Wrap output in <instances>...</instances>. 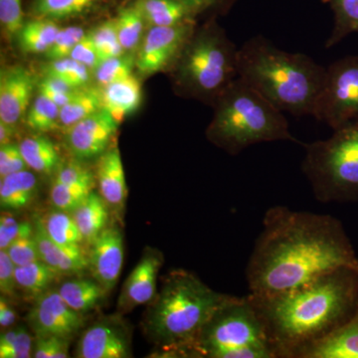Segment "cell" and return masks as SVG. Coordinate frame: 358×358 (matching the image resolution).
Masks as SVG:
<instances>
[{"label":"cell","mask_w":358,"mask_h":358,"mask_svg":"<svg viewBox=\"0 0 358 358\" xmlns=\"http://www.w3.org/2000/svg\"><path fill=\"white\" fill-rule=\"evenodd\" d=\"M345 267L358 268V257L339 219L275 205L264 214L245 275L250 296L268 298Z\"/></svg>","instance_id":"cell-1"},{"label":"cell","mask_w":358,"mask_h":358,"mask_svg":"<svg viewBox=\"0 0 358 358\" xmlns=\"http://www.w3.org/2000/svg\"><path fill=\"white\" fill-rule=\"evenodd\" d=\"M248 296L262 317L275 357L298 358L357 315L358 268H339L268 298Z\"/></svg>","instance_id":"cell-2"},{"label":"cell","mask_w":358,"mask_h":358,"mask_svg":"<svg viewBox=\"0 0 358 358\" xmlns=\"http://www.w3.org/2000/svg\"><path fill=\"white\" fill-rule=\"evenodd\" d=\"M227 296L209 288L189 271H171L147 305L143 333L171 357H194L202 329Z\"/></svg>","instance_id":"cell-3"},{"label":"cell","mask_w":358,"mask_h":358,"mask_svg":"<svg viewBox=\"0 0 358 358\" xmlns=\"http://www.w3.org/2000/svg\"><path fill=\"white\" fill-rule=\"evenodd\" d=\"M327 68L303 53L282 50L256 35L238 51V75L284 113L312 115Z\"/></svg>","instance_id":"cell-4"},{"label":"cell","mask_w":358,"mask_h":358,"mask_svg":"<svg viewBox=\"0 0 358 358\" xmlns=\"http://www.w3.org/2000/svg\"><path fill=\"white\" fill-rule=\"evenodd\" d=\"M215 106L207 136L228 154L239 155L261 143H301L289 131L284 112L239 77L219 96Z\"/></svg>","instance_id":"cell-5"},{"label":"cell","mask_w":358,"mask_h":358,"mask_svg":"<svg viewBox=\"0 0 358 358\" xmlns=\"http://www.w3.org/2000/svg\"><path fill=\"white\" fill-rule=\"evenodd\" d=\"M301 171L322 203L358 202V117L327 140L301 143Z\"/></svg>","instance_id":"cell-6"},{"label":"cell","mask_w":358,"mask_h":358,"mask_svg":"<svg viewBox=\"0 0 358 358\" xmlns=\"http://www.w3.org/2000/svg\"><path fill=\"white\" fill-rule=\"evenodd\" d=\"M194 357L275 358L262 317L248 294H228L202 329Z\"/></svg>","instance_id":"cell-7"},{"label":"cell","mask_w":358,"mask_h":358,"mask_svg":"<svg viewBox=\"0 0 358 358\" xmlns=\"http://www.w3.org/2000/svg\"><path fill=\"white\" fill-rule=\"evenodd\" d=\"M238 51L215 23L193 31L176 61V80L189 95L214 103L239 77Z\"/></svg>","instance_id":"cell-8"},{"label":"cell","mask_w":358,"mask_h":358,"mask_svg":"<svg viewBox=\"0 0 358 358\" xmlns=\"http://www.w3.org/2000/svg\"><path fill=\"white\" fill-rule=\"evenodd\" d=\"M313 117L331 129L358 117V56H346L327 68Z\"/></svg>","instance_id":"cell-9"},{"label":"cell","mask_w":358,"mask_h":358,"mask_svg":"<svg viewBox=\"0 0 358 358\" xmlns=\"http://www.w3.org/2000/svg\"><path fill=\"white\" fill-rule=\"evenodd\" d=\"M194 26L195 22L152 26L141 41L136 67L141 74L152 75L176 62L194 31Z\"/></svg>","instance_id":"cell-10"},{"label":"cell","mask_w":358,"mask_h":358,"mask_svg":"<svg viewBox=\"0 0 358 358\" xmlns=\"http://www.w3.org/2000/svg\"><path fill=\"white\" fill-rule=\"evenodd\" d=\"M27 324L34 336L72 339L84 327L85 317L67 305L58 289H51L35 299L27 315Z\"/></svg>","instance_id":"cell-11"},{"label":"cell","mask_w":358,"mask_h":358,"mask_svg":"<svg viewBox=\"0 0 358 358\" xmlns=\"http://www.w3.org/2000/svg\"><path fill=\"white\" fill-rule=\"evenodd\" d=\"M78 358H128L131 352V331L120 315L94 322L78 341Z\"/></svg>","instance_id":"cell-12"},{"label":"cell","mask_w":358,"mask_h":358,"mask_svg":"<svg viewBox=\"0 0 358 358\" xmlns=\"http://www.w3.org/2000/svg\"><path fill=\"white\" fill-rule=\"evenodd\" d=\"M119 122L107 110H99L66 129V141L70 152L79 159L102 155L117 131Z\"/></svg>","instance_id":"cell-13"},{"label":"cell","mask_w":358,"mask_h":358,"mask_svg":"<svg viewBox=\"0 0 358 358\" xmlns=\"http://www.w3.org/2000/svg\"><path fill=\"white\" fill-rule=\"evenodd\" d=\"M164 263V254L159 250L152 247L143 250L140 261L122 286L117 301L120 313L131 312L154 300L157 294V278Z\"/></svg>","instance_id":"cell-14"},{"label":"cell","mask_w":358,"mask_h":358,"mask_svg":"<svg viewBox=\"0 0 358 358\" xmlns=\"http://www.w3.org/2000/svg\"><path fill=\"white\" fill-rule=\"evenodd\" d=\"M124 256V238L119 228H106L91 244L89 268L94 279L108 292L119 282Z\"/></svg>","instance_id":"cell-15"},{"label":"cell","mask_w":358,"mask_h":358,"mask_svg":"<svg viewBox=\"0 0 358 358\" xmlns=\"http://www.w3.org/2000/svg\"><path fill=\"white\" fill-rule=\"evenodd\" d=\"M35 80L22 66L2 71L0 77V121L16 126L24 117L34 91Z\"/></svg>","instance_id":"cell-16"},{"label":"cell","mask_w":358,"mask_h":358,"mask_svg":"<svg viewBox=\"0 0 358 358\" xmlns=\"http://www.w3.org/2000/svg\"><path fill=\"white\" fill-rule=\"evenodd\" d=\"M34 237L38 246L40 260L62 275L79 274L89 268L88 257L81 247H68L54 241L45 230L42 219L34 220Z\"/></svg>","instance_id":"cell-17"},{"label":"cell","mask_w":358,"mask_h":358,"mask_svg":"<svg viewBox=\"0 0 358 358\" xmlns=\"http://www.w3.org/2000/svg\"><path fill=\"white\" fill-rule=\"evenodd\" d=\"M100 195L113 210L120 212L126 203L128 187L121 152L115 145L103 152L96 169Z\"/></svg>","instance_id":"cell-18"},{"label":"cell","mask_w":358,"mask_h":358,"mask_svg":"<svg viewBox=\"0 0 358 358\" xmlns=\"http://www.w3.org/2000/svg\"><path fill=\"white\" fill-rule=\"evenodd\" d=\"M298 358H358V312L334 333L305 348Z\"/></svg>","instance_id":"cell-19"},{"label":"cell","mask_w":358,"mask_h":358,"mask_svg":"<svg viewBox=\"0 0 358 358\" xmlns=\"http://www.w3.org/2000/svg\"><path fill=\"white\" fill-rule=\"evenodd\" d=\"M103 108L117 122L134 114L141 102V86L136 77L129 76L102 87Z\"/></svg>","instance_id":"cell-20"},{"label":"cell","mask_w":358,"mask_h":358,"mask_svg":"<svg viewBox=\"0 0 358 358\" xmlns=\"http://www.w3.org/2000/svg\"><path fill=\"white\" fill-rule=\"evenodd\" d=\"M38 180L35 174L25 169L1 178L0 206L2 210H21L36 199Z\"/></svg>","instance_id":"cell-21"},{"label":"cell","mask_w":358,"mask_h":358,"mask_svg":"<svg viewBox=\"0 0 358 358\" xmlns=\"http://www.w3.org/2000/svg\"><path fill=\"white\" fill-rule=\"evenodd\" d=\"M134 4L150 26H176L197 20L178 0H136Z\"/></svg>","instance_id":"cell-22"},{"label":"cell","mask_w":358,"mask_h":358,"mask_svg":"<svg viewBox=\"0 0 358 358\" xmlns=\"http://www.w3.org/2000/svg\"><path fill=\"white\" fill-rule=\"evenodd\" d=\"M83 240L91 245L107 228L109 206L98 193L91 192L86 200L72 213Z\"/></svg>","instance_id":"cell-23"},{"label":"cell","mask_w":358,"mask_h":358,"mask_svg":"<svg viewBox=\"0 0 358 358\" xmlns=\"http://www.w3.org/2000/svg\"><path fill=\"white\" fill-rule=\"evenodd\" d=\"M26 164L38 173L51 174L61 166V157L55 143L47 136H27L20 143Z\"/></svg>","instance_id":"cell-24"},{"label":"cell","mask_w":358,"mask_h":358,"mask_svg":"<svg viewBox=\"0 0 358 358\" xmlns=\"http://www.w3.org/2000/svg\"><path fill=\"white\" fill-rule=\"evenodd\" d=\"M63 300L80 313H87L100 305L108 291L95 279L67 280L58 288Z\"/></svg>","instance_id":"cell-25"},{"label":"cell","mask_w":358,"mask_h":358,"mask_svg":"<svg viewBox=\"0 0 358 358\" xmlns=\"http://www.w3.org/2000/svg\"><path fill=\"white\" fill-rule=\"evenodd\" d=\"M61 275L57 271L41 260L20 266L15 270L17 289L30 298H34V300L51 289L54 282H57Z\"/></svg>","instance_id":"cell-26"},{"label":"cell","mask_w":358,"mask_h":358,"mask_svg":"<svg viewBox=\"0 0 358 358\" xmlns=\"http://www.w3.org/2000/svg\"><path fill=\"white\" fill-rule=\"evenodd\" d=\"M59 31L60 28L54 20L35 18L28 21L17 35L20 48L26 53H46Z\"/></svg>","instance_id":"cell-27"},{"label":"cell","mask_w":358,"mask_h":358,"mask_svg":"<svg viewBox=\"0 0 358 358\" xmlns=\"http://www.w3.org/2000/svg\"><path fill=\"white\" fill-rule=\"evenodd\" d=\"M102 108V91L100 89L88 87L78 89L74 98L60 108V126L68 129Z\"/></svg>","instance_id":"cell-28"},{"label":"cell","mask_w":358,"mask_h":358,"mask_svg":"<svg viewBox=\"0 0 358 358\" xmlns=\"http://www.w3.org/2000/svg\"><path fill=\"white\" fill-rule=\"evenodd\" d=\"M334 13V27L327 39V49L341 43L352 33H358V0H327Z\"/></svg>","instance_id":"cell-29"},{"label":"cell","mask_w":358,"mask_h":358,"mask_svg":"<svg viewBox=\"0 0 358 358\" xmlns=\"http://www.w3.org/2000/svg\"><path fill=\"white\" fill-rule=\"evenodd\" d=\"M103 0H33L31 10L36 18L62 20L76 17L98 6Z\"/></svg>","instance_id":"cell-30"},{"label":"cell","mask_w":358,"mask_h":358,"mask_svg":"<svg viewBox=\"0 0 358 358\" xmlns=\"http://www.w3.org/2000/svg\"><path fill=\"white\" fill-rule=\"evenodd\" d=\"M42 222L49 236L58 244L68 247L80 246L84 241L72 214L58 210L49 212Z\"/></svg>","instance_id":"cell-31"},{"label":"cell","mask_w":358,"mask_h":358,"mask_svg":"<svg viewBox=\"0 0 358 358\" xmlns=\"http://www.w3.org/2000/svg\"><path fill=\"white\" fill-rule=\"evenodd\" d=\"M122 48L134 51L141 43L143 29L147 24L138 9L133 6L124 7L115 20Z\"/></svg>","instance_id":"cell-32"},{"label":"cell","mask_w":358,"mask_h":358,"mask_svg":"<svg viewBox=\"0 0 358 358\" xmlns=\"http://www.w3.org/2000/svg\"><path fill=\"white\" fill-rule=\"evenodd\" d=\"M26 124L37 133L54 131L60 127V108L39 94L28 110Z\"/></svg>","instance_id":"cell-33"},{"label":"cell","mask_w":358,"mask_h":358,"mask_svg":"<svg viewBox=\"0 0 358 358\" xmlns=\"http://www.w3.org/2000/svg\"><path fill=\"white\" fill-rule=\"evenodd\" d=\"M45 75L59 78L75 89L87 87L91 78L88 67L70 57L50 61Z\"/></svg>","instance_id":"cell-34"},{"label":"cell","mask_w":358,"mask_h":358,"mask_svg":"<svg viewBox=\"0 0 358 358\" xmlns=\"http://www.w3.org/2000/svg\"><path fill=\"white\" fill-rule=\"evenodd\" d=\"M102 60L124 54L115 20L106 21L88 33Z\"/></svg>","instance_id":"cell-35"},{"label":"cell","mask_w":358,"mask_h":358,"mask_svg":"<svg viewBox=\"0 0 358 358\" xmlns=\"http://www.w3.org/2000/svg\"><path fill=\"white\" fill-rule=\"evenodd\" d=\"M134 66H136V59L131 55L122 54L117 57L106 59L95 70L96 82L101 87H105L131 76Z\"/></svg>","instance_id":"cell-36"},{"label":"cell","mask_w":358,"mask_h":358,"mask_svg":"<svg viewBox=\"0 0 358 358\" xmlns=\"http://www.w3.org/2000/svg\"><path fill=\"white\" fill-rule=\"evenodd\" d=\"M91 192L87 188L73 187L54 180L51 186L50 199L56 209L72 214L81 206Z\"/></svg>","instance_id":"cell-37"},{"label":"cell","mask_w":358,"mask_h":358,"mask_svg":"<svg viewBox=\"0 0 358 358\" xmlns=\"http://www.w3.org/2000/svg\"><path fill=\"white\" fill-rule=\"evenodd\" d=\"M34 235V223L18 221L9 211H2L0 217V250H6L13 242Z\"/></svg>","instance_id":"cell-38"},{"label":"cell","mask_w":358,"mask_h":358,"mask_svg":"<svg viewBox=\"0 0 358 358\" xmlns=\"http://www.w3.org/2000/svg\"><path fill=\"white\" fill-rule=\"evenodd\" d=\"M87 33L79 26H69L58 32L53 44L46 52L48 60L55 61L70 57L71 52Z\"/></svg>","instance_id":"cell-39"},{"label":"cell","mask_w":358,"mask_h":358,"mask_svg":"<svg viewBox=\"0 0 358 358\" xmlns=\"http://www.w3.org/2000/svg\"><path fill=\"white\" fill-rule=\"evenodd\" d=\"M71 339L56 336H34L32 357H69Z\"/></svg>","instance_id":"cell-40"},{"label":"cell","mask_w":358,"mask_h":358,"mask_svg":"<svg viewBox=\"0 0 358 358\" xmlns=\"http://www.w3.org/2000/svg\"><path fill=\"white\" fill-rule=\"evenodd\" d=\"M54 180L73 187L87 188L92 190L94 176L90 169L79 162H68L59 167Z\"/></svg>","instance_id":"cell-41"},{"label":"cell","mask_w":358,"mask_h":358,"mask_svg":"<svg viewBox=\"0 0 358 358\" xmlns=\"http://www.w3.org/2000/svg\"><path fill=\"white\" fill-rule=\"evenodd\" d=\"M0 22L6 35L17 36L23 22L22 1L21 0H0Z\"/></svg>","instance_id":"cell-42"},{"label":"cell","mask_w":358,"mask_h":358,"mask_svg":"<svg viewBox=\"0 0 358 358\" xmlns=\"http://www.w3.org/2000/svg\"><path fill=\"white\" fill-rule=\"evenodd\" d=\"M6 251L16 267L40 260L38 246L34 235L16 240L7 247Z\"/></svg>","instance_id":"cell-43"},{"label":"cell","mask_w":358,"mask_h":358,"mask_svg":"<svg viewBox=\"0 0 358 358\" xmlns=\"http://www.w3.org/2000/svg\"><path fill=\"white\" fill-rule=\"evenodd\" d=\"M195 16L221 15L227 13L237 0H178Z\"/></svg>","instance_id":"cell-44"},{"label":"cell","mask_w":358,"mask_h":358,"mask_svg":"<svg viewBox=\"0 0 358 358\" xmlns=\"http://www.w3.org/2000/svg\"><path fill=\"white\" fill-rule=\"evenodd\" d=\"M29 169L21 154L20 145L14 143L0 145V176H9Z\"/></svg>","instance_id":"cell-45"},{"label":"cell","mask_w":358,"mask_h":358,"mask_svg":"<svg viewBox=\"0 0 358 358\" xmlns=\"http://www.w3.org/2000/svg\"><path fill=\"white\" fill-rule=\"evenodd\" d=\"M33 341L31 334L24 327H18L17 334L9 345L0 348L1 358H28L32 357Z\"/></svg>","instance_id":"cell-46"},{"label":"cell","mask_w":358,"mask_h":358,"mask_svg":"<svg viewBox=\"0 0 358 358\" xmlns=\"http://www.w3.org/2000/svg\"><path fill=\"white\" fill-rule=\"evenodd\" d=\"M70 58L86 66L90 70L94 71L103 61L89 34L85 35L83 38L78 42L76 46L71 52Z\"/></svg>","instance_id":"cell-47"},{"label":"cell","mask_w":358,"mask_h":358,"mask_svg":"<svg viewBox=\"0 0 358 358\" xmlns=\"http://www.w3.org/2000/svg\"><path fill=\"white\" fill-rule=\"evenodd\" d=\"M15 264L6 250H0V291L2 296H13L17 289L15 277Z\"/></svg>","instance_id":"cell-48"},{"label":"cell","mask_w":358,"mask_h":358,"mask_svg":"<svg viewBox=\"0 0 358 358\" xmlns=\"http://www.w3.org/2000/svg\"><path fill=\"white\" fill-rule=\"evenodd\" d=\"M39 93H73L77 89L73 88L69 84L66 83L59 78L47 76L45 75L43 79L38 85Z\"/></svg>","instance_id":"cell-49"},{"label":"cell","mask_w":358,"mask_h":358,"mask_svg":"<svg viewBox=\"0 0 358 358\" xmlns=\"http://www.w3.org/2000/svg\"><path fill=\"white\" fill-rule=\"evenodd\" d=\"M17 313L13 306L7 301L6 296L0 298V326L1 329H10L15 324Z\"/></svg>","instance_id":"cell-50"},{"label":"cell","mask_w":358,"mask_h":358,"mask_svg":"<svg viewBox=\"0 0 358 358\" xmlns=\"http://www.w3.org/2000/svg\"><path fill=\"white\" fill-rule=\"evenodd\" d=\"M15 133V126L0 121V145L11 143Z\"/></svg>","instance_id":"cell-51"},{"label":"cell","mask_w":358,"mask_h":358,"mask_svg":"<svg viewBox=\"0 0 358 358\" xmlns=\"http://www.w3.org/2000/svg\"><path fill=\"white\" fill-rule=\"evenodd\" d=\"M320 2H322V3H327V0H320Z\"/></svg>","instance_id":"cell-52"}]
</instances>
